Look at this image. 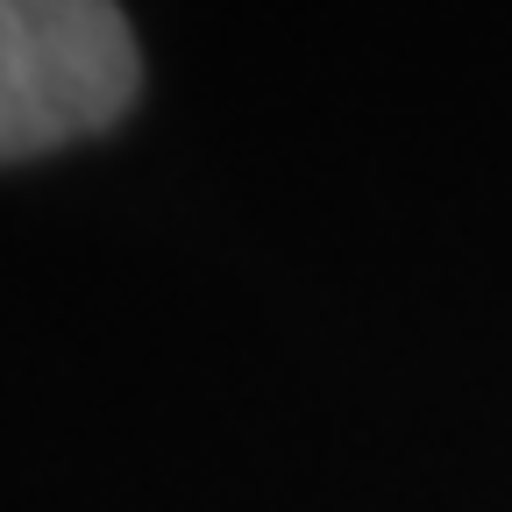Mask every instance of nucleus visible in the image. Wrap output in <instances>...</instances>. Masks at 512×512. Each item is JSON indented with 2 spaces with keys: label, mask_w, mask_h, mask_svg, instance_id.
<instances>
[{
  "label": "nucleus",
  "mask_w": 512,
  "mask_h": 512,
  "mask_svg": "<svg viewBox=\"0 0 512 512\" xmlns=\"http://www.w3.org/2000/svg\"><path fill=\"white\" fill-rule=\"evenodd\" d=\"M143 86L136 29L107 0H0V164L100 136Z\"/></svg>",
  "instance_id": "nucleus-1"
}]
</instances>
